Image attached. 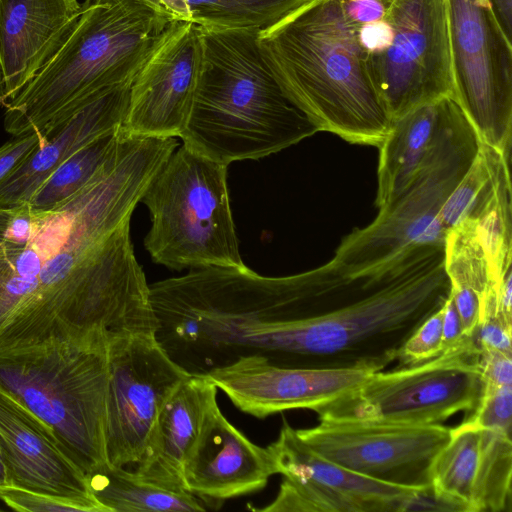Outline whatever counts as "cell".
Listing matches in <instances>:
<instances>
[{
	"instance_id": "21",
	"label": "cell",
	"mask_w": 512,
	"mask_h": 512,
	"mask_svg": "<svg viewBox=\"0 0 512 512\" xmlns=\"http://www.w3.org/2000/svg\"><path fill=\"white\" fill-rule=\"evenodd\" d=\"M267 449L276 474L284 478L314 483L381 505L385 512L406 511L417 492L354 473L312 451L286 421L277 439Z\"/></svg>"
},
{
	"instance_id": "27",
	"label": "cell",
	"mask_w": 512,
	"mask_h": 512,
	"mask_svg": "<svg viewBox=\"0 0 512 512\" xmlns=\"http://www.w3.org/2000/svg\"><path fill=\"white\" fill-rule=\"evenodd\" d=\"M509 158L495 148L481 143L470 168L441 209L440 220L447 232L481 211L493 194L500 169L509 162Z\"/></svg>"
},
{
	"instance_id": "4",
	"label": "cell",
	"mask_w": 512,
	"mask_h": 512,
	"mask_svg": "<svg viewBox=\"0 0 512 512\" xmlns=\"http://www.w3.org/2000/svg\"><path fill=\"white\" fill-rule=\"evenodd\" d=\"M171 22L155 0H84L61 47L3 105L5 131L47 139L94 98L131 84Z\"/></svg>"
},
{
	"instance_id": "2",
	"label": "cell",
	"mask_w": 512,
	"mask_h": 512,
	"mask_svg": "<svg viewBox=\"0 0 512 512\" xmlns=\"http://www.w3.org/2000/svg\"><path fill=\"white\" fill-rule=\"evenodd\" d=\"M356 32L340 0H311L260 31L258 43L281 88L321 131L379 147L392 120Z\"/></svg>"
},
{
	"instance_id": "29",
	"label": "cell",
	"mask_w": 512,
	"mask_h": 512,
	"mask_svg": "<svg viewBox=\"0 0 512 512\" xmlns=\"http://www.w3.org/2000/svg\"><path fill=\"white\" fill-rule=\"evenodd\" d=\"M442 318L443 307L427 317L405 341L399 359L414 365L442 354Z\"/></svg>"
},
{
	"instance_id": "8",
	"label": "cell",
	"mask_w": 512,
	"mask_h": 512,
	"mask_svg": "<svg viewBox=\"0 0 512 512\" xmlns=\"http://www.w3.org/2000/svg\"><path fill=\"white\" fill-rule=\"evenodd\" d=\"M483 389L474 339L407 368L377 371L356 387L314 407L320 422L440 424L476 408Z\"/></svg>"
},
{
	"instance_id": "28",
	"label": "cell",
	"mask_w": 512,
	"mask_h": 512,
	"mask_svg": "<svg viewBox=\"0 0 512 512\" xmlns=\"http://www.w3.org/2000/svg\"><path fill=\"white\" fill-rule=\"evenodd\" d=\"M266 512H385L375 502L350 496L314 483L283 477L275 499L263 508Z\"/></svg>"
},
{
	"instance_id": "7",
	"label": "cell",
	"mask_w": 512,
	"mask_h": 512,
	"mask_svg": "<svg viewBox=\"0 0 512 512\" xmlns=\"http://www.w3.org/2000/svg\"><path fill=\"white\" fill-rule=\"evenodd\" d=\"M430 150L404 191L375 220L341 241L331 261L350 274L372 271L408 248L444 245L441 209L481 147L473 125L451 97L439 101Z\"/></svg>"
},
{
	"instance_id": "32",
	"label": "cell",
	"mask_w": 512,
	"mask_h": 512,
	"mask_svg": "<svg viewBox=\"0 0 512 512\" xmlns=\"http://www.w3.org/2000/svg\"><path fill=\"white\" fill-rule=\"evenodd\" d=\"M512 322L500 316L482 318L474 336L478 349H491L512 354Z\"/></svg>"
},
{
	"instance_id": "12",
	"label": "cell",
	"mask_w": 512,
	"mask_h": 512,
	"mask_svg": "<svg viewBox=\"0 0 512 512\" xmlns=\"http://www.w3.org/2000/svg\"><path fill=\"white\" fill-rule=\"evenodd\" d=\"M295 431L312 451L354 473L417 490L431 489V464L451 434L441 424L381 422H320Z\"/></svg>"
},
{
	"instance_id": "13",
	"label": "cell",
	"mask_w": 512,
	"mask_h": 512,
	"mask_svg": "<svg viewBox=\"0 0 512 512\" xmlns=\"http://www.w3.org/2000/svg\"><path fill=\"white\" fill-rule=\"evenodd\" d=\"M201 28L172 21L134 77L121 127L127 137H180L203 65Z\"/></svg>"
},
{
	"instance_id": "19",
	"label": "cell",
	"mask_w": 512,
	"mask_h": 512,
	"mask_svg": "<svg viewBox=\"0 0 512 512\" xmlns=\"http://www.w3.org/2000/svg\"><path fill=\"white\" fill-rule=\"evenodd\" d=\"M131 84L107 90L78 111L0 181V208L29 201L40 185L74 154L122 127Z\"/></svg>"
},
{
	"instance_id": "41",
	"label": "cell",
	"mask_w": 512,
	"mask_h": 512,
	"mask_svg": "<svg viewBox=\"0 0 512 512\" xmlns=\"http://www.w3.org/2000/svg\"><path fill=\"white\" fill-rule=\"evenodd\" d=\"M5 102L4 98L0 97V105H3Z\"/></svg>"
},
{
	"instance_id": "3",
	"label": "cell",
	"mask_w": 512,
	"mask_h": 512,
	"mask_svg": "<svg viewBox=\"0 0 512 512\" xmlns=\"http://www.w3.org/2000/svg\"><path fill=\"white\" fill-rule=\"evenodd\" d=\"M201 28V27H200ZM203 65L182 144L228 166L286 149L320 132L281 88L258 29H203Z\"/></svg>"
},
{
	"instance_id": "39",
	"label": "cell",
	"mask_w": 512,
	"mask_h": 512,
	"mask_svg": "<svg viewBox=\"0 0 512 512\" xmlns=\"http://www.w3.org/2000/svg\"><path fill=\"white\" fill-rule=\"evenodd\" d=\"M12 488V480L5 451L0 440V490Z\"/></svg>"
},
{
	"instance_id": "24",
	"label": "cell",
	"mask_w": 512,
	"mask_h": 512,
	"mask_svg": "<svg viewBox=\"0 0 512 512\" xmlns=\"http://www.w3.org/2000/svg\"><path fill=\"white\" fill-rule=\"evenodd\" d=\"M94 498L107 512H199L203 501L187 491H171L141 480L108 462L86 474Z\"/></svg>"
},
{
	"instance_id": "30",
	"label": "cell",
	"mask_w": 512,
	"mask_h": 512,
	"mask_svg": "<svg viewBox=\"0 0 512 512\" xmlns=\"http://www.w3.org/2000/svg\"><path fill=\"white\" fill-rule=\"evenodd\" d=\"M512 386L483 387L480 400L468 421L511 435Z\"/></svg>"
},
{
	"instance_id": "22",
	"label": "cell",
	"mask_w": 512,
	"mask_h": 512,
	"mask_svg": "<svg viewBox=\"0 0 512 512\" xmlns=\"http://www.w3.org/2000/svg\"><path fill=\"white\" fill-rule=\"evenodd\" d=\"M439 101L392 119L388 134L378 147L376 205L379 210L396 200L426 158L438 127Z\"/></svg>"
},
{
	"instance_id": "17",
	"label": "cell",
	"mask_w": 512,
	"mask_h": 512,
	"mask_svg": "<svg viewBox=\"0 0 512 512\" xmlns=\"http://www.w3.org/2000/svg\"><path fill=\"white\" fill-rule=\"evenodd\" d=\"M276 474L266 448L249 440L221 412L206 414L183 466L186 491L209 505L262 490Z\"/></svg>"
},
{
	"instance_id": "31",
	"label": "cell",
	"mask_w": 512,
	"mask_h": 512,
	"mask_svg": "<svg viewBox=\"0 0 512 512\" xmlns=\"http://www.w3.org/2000/svg\"><path fill=\"white\" fill-rule=\"evenodd\" d=\"M0 499L10 508L29 512L84 511L83 507L58 497L17 488L0 490Z\"/></svg>"
},
{
	"instance_id": "38",
	"label": "cell",
	"mask_w": 512,
	"mask_h": 512,
	"mask_svg": "<svg viewBox=\"0 0 512 512\" xmlns=\"http://www.w3.org/2000/svg\"><path fill=\"white\" fill-rule=\"evenodd\" d=\"M11 214V209L0 208V262L4 260L11 249L20 246L11 243L7 238V226ZM23 247V246H20Z\"/></svg>"
},
{
	"instance_id": "34",
	"label": "cell",
	"mask_w": 512,
	"mask_h": 512,
	"mask_svg": "<svg viewBox=\"0 0 512 512\" xmlns=\"http://www.w3.org/2000/svg\"><path fill=\"white\" fill-rule=\"evenodd\" d=\"M33 132L14 137L0 146V181L25 161L44 140Z\"/></svg>"
},
{
	"instance_id": "9",
	"label": "cell",
	"mask_w": 512,
	"mask_h": 512,
	"mask_svg": "<svg viewBox=\"0 0 512 512\" xmlns=\"http://www.w3.org/2000/svg\"><path fill=\"white\" fill-rule=\"evenodd\" d=\"M453 99L482 143L510 157L512 42L488 0H445Z\"/></svg>"
},
{
	"instance_id": "33",
	"label": "cell",
	"mask_w": 512,
	"mask_h": 512,
	"mask_svg": "<svg viewBox=\"0 0 512 512\" xmlns=\"http://www.w3.org/2000/svg\"><path fill=\"white\" fill-rule=\"evenodd\" d=\"M479 366L483 387L512 386V354L479 349Z\"/></svg>"
},
{
	"instance_id": "37",
	"label": "cell",
	"mask_w": 512,
	"mask_h": 512,
	"mask_svg": "<svg viewBox=\"0 0 512 512\" xmlns=\"http://www.w3.org/2000/svg\"><path fill=\"white\" fill-rule=\"evenodd\" d=\"M505 36L512 42V0H488Z\"/></svg>"
},
{
	"instance_id": "16",
	"label": "cell",
	"mask_w": 512,
	"mask_h": 512,
	"mask_svg": "<svg viewBox=\"0 0 512 512\" xmlns=\"http://www.w3.org/2000/svg\"><path fill=\"white\" fill-rule=\"evenodd\" d=\"M0 440L12 488L65 499L85 512H107L92 495L85 472L53 430L1 388Z\"/></svg>"
},
{
	"instance_id": "36",
	"label": "cell",
	"mask_w": 512,
	"mask_h": 512,
	"mask_svg": "<svg viewBox=\"0 0 512 512\" xmlns=\"http://www.w3.org/2000/svg\"><path fill=\"white\" fill-rule=\"evenodd\" d=\"M442 333L443 352L459 346L467 338L451 294L443 306Z\"/></svg>"
},
{
	"instance_id": "6",
	"label": "cell",
	"mask_w": 512,
	"mask_h": 512,
	"mask_svg": "<svg viewBox=\"0 0 512 512\" xmlns=\"http://www.w3.org/2000/svg\"><path fill=\"white\" fill-rule=\"evenodd\" d=\"M227 167L182 144L158 169L140 200L151 218L144 244L155 263L176 271L245 266Z\"/></svg>"
},
{
	"instance_id": "20",
	"label": "cell",
	"mask_w": 512,
	"mask_h": 512,
	"mask_svg": "<svg viewBox=\"0 0 512 512\" xmlns=\"http://www.w3.org/2000/svg\"><path fill=\"white\" fill-rule=\"evenodd\" d=\"M217 389L206 376L191 375L170 395L136 463L134 473L141 480L171 491H186L183 466L206 414L217 404Z\"/></svg>"
},
{
	"instance_id": "1",
	"label": "cell",
	"mask_w": 512,
	"mask_h": 512,
	"mask_svg": "<svg viewBox=\"0 0 512 512\" xmlns=\"http://www.w3.org/2000/svg\"><path fill=\"white\" fill-rule=\"evenodd\" d=\"M138 202L124 176L106 171L57 206L67 215L63 234L51 256H39L35 276L0 270V352L50 337L107 343L155 335L149 284L130 237Z\"/></svg>"
},
{
	"instance_id": "18",
	"label": "cell",
	"mask_w": 512,
	"mask_h": 512,
	"mask_svg": "<svg viewBox=\"0 0 512 512\" xmlns=\"http://www.w3.org/2000/svg\"><path fill=\"white\" fill-rule=\"evenodd\" d=\"M80 7L79 0H0V66L6 83V102L61 47Z\"/></svg>"
},
{
	"instance_id": "5",
	"label": "cell",
	"mask_w": 512,
	"mask_h": 512,
	"mask_svg": "<svg viewBox=\"0 0 512 512\" xmlns=\"http://www.w3.org/2000/svg\"><path fill=\"white\" fill-rule=\"evenodd\" d=\"M107 344L50 337L0 352V388L53 430L85 474L107 463Z\"/></svg>"
},
{
	"instance_id": "40",
	"label": "cell",
	"mask_w": 512,
	"mask_h": 512,
	"mask_svg": "<svg viewBox=\"0 0 512 512\" xmlns=\"http://www.w3.org/2000/svg\"><path fill=\"white\" fill-rule=\"evenodd\" d=\"M0 97L4 98V100L6 102V100H7L6 83H5V78H4V74H3L1 66H0Z\"/></svg>"
},
{
	"instance_id": "15",
	"label": "cell",
	"mask_w": 512,
	"mask_h": 512,
	"mask_svg": "<svg viewBox=\"0 0 512 512\" xmlns=\"http://www.w3.org/2000/svg\"><path fill=\"white\" fill-rule=\"evenodd\" d=\"M373 373L362 368L279 367L260 357H244L203 376L240 411L263 419L292 409L311 410L356 387Z\"/></svg>"
},
{
	"instance_id": "14",
	"label": "cell",
	"mask_w": 512,
	"mask_h": 512,
	"mask_svg": "<svg viewBox=\"0 0 512 512\" xmlns=\"http://www.w3.org/2000/svg\"><path fill=\"white\" fill-rule=\"evenodd\" d=\"M429 478L434 496L449 511L511 512V435L464 421L451 428Z\"/></svg>"
},
{
	"instance_id": "23",
	"label": "cell",
	"mask_w": 512,
	"mask_h": 512,
	"mask_svg": "<svg viewBox=\"0 0 512 512\" xmlns=\"http://www.w3.org/2000/svg\"><path fill=\"white\" fill-rule=\"evenodd\" d=\"M445 269L450 294L460 315L464 336L473 339L478 327L483 298L498 290L502 279L494 274L474 223L466 219L447 232L444 244Z\"/></svg>"
},
{
	"instance_id": "35",
	"label": "cell",
	"mask_w": 512,
	"mask_h": 512,
	"mask_svg": "<svg viewBox=\"0 0 512 512\" xmlns=\"http://www.w3.org/2000/svg\"><path fill=\"white\" fill-rule=\"evenodd\" d=\"M357 40L367 55L386 50L392 41L393 31L386 18L361 25L357 28Z\"/></svg>"
},
{
	"instance_id": "10",
	"label": "cell",
	"mask_w": 512,
	"mask_h": 512,
	"mask_svg": "<svg viewBox=\"0 0 512 512\" xmlns=\"http://www.w3.org/2000/svg\"><path fill=\"white\" fill-rule=\"evenodd\" d=\"M390 46L368 55L375 87L392 119L453 98L445 0H390Z\"/></svg>"
},
{
	"instance_id": "25",
	"label": "cell",
	"mask_w": 512,
	"mask_h": 512,
	"mask_svg": "<svg viewBox=\"0 0 512 512\" xmlns=\"http://www.w3.org/2000/svg\"><path fill=\"white\" fill-rule=\"evenodd\" d=\"M174 21L203 29H268L311 0H155Z\"/></svg>"
},
{
	"instance_id": "26",
	"label": "cell",
	"mask_w": 512,
	"mask_h": 512,
	"mask_svg": "<svg viewBox=\"0 0 512 512\" xmlns=\"http://www.w3.org/2000/svg\"><path fill=\"white\" fill-rule=\"evenodd\" d=\"M123 137L121 128L116 129L74 154L40 185L28 203L37 211L56 208L113 158Z\"/></svg>"
},
{
	"instance_id": "11",
	"label": "cell",
	"mask_w": 512,
	"mask_h": 512,
	"mask_svg": "<svg viewBox=\"0 0 512 512\" xmlns=\"http://www.w3.org/2000/svg\"><path fill=\"white\" fill-rule=\"evenodd\" d=\"M107 462L136 464L166 400L189 376L152 334L122 335L107 344Z\"/></svg>"
}]
</instances>
